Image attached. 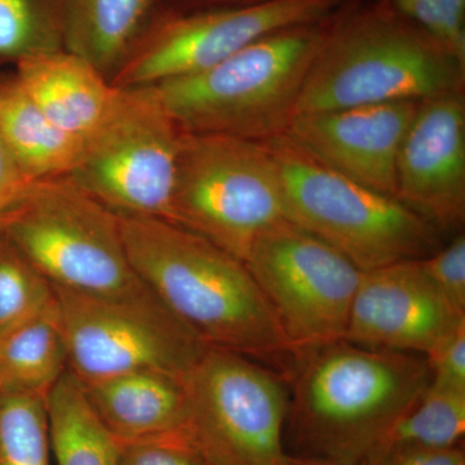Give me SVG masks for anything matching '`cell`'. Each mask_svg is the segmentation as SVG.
<instances>
[{"label":"cell","mask_w":465,"mask_h":465,"mask_svg":"<svg viewBox=\"0 0 465 465\" xmlns=\"http://www.w3.org/2000/svg\"><path fill=\"white\" fill-rule=\"evenodd\" d=\"M121 229L140 282L207 347L290 379L299 354L242 260L158 217H121Z\"/></svg>","instance_id":"obj_1"},{"label":"cell","mask_w":465,"mask_h":465,"mask_svg":"<svg viewBox=\"0 0 465 465\" xmlns=\"http://www.w3.org/2000/svg\"><path fill=\"white\" fill-rule=\"evenodd\" d=\"M464 74L465 61L388 0H345L326 20L293 116L421 103L463 91Z\"/></svg>","instance_id":"obj_2"},{"label":"cell","mask_w":465,"mask_h":465,"mask_svg":"<svg viewBox=\"0 0 465 465\" xmlns=\"http://www.w3.org/2000/svg\"><path fill=\"white\" fill-rule=\"evenodd\" d=\"M290 436L304 454L365 464L427 390L420 354L341 341L302 354L290 376Z\"/></svg>","instance_id":"obj_3"},{"label":"cell","mask_w":465,"mask_h":465,"mask_svg":"<svg viewBox=\"0 0 465 465\" xmlns=\"http://www.w3.org/2000/svg\"><path fill=\"white\" fill-rule=\"evenodd\" d=\"M326 20L278 30L211 69L150 87L183 133L264 142L295 114Z\"/></svg>","instance_id":"obj_4"},{"label":"cell","mask_w":465,"mask_h":465,"mask_svg":"<svg viewBox=\"0 0 465 465\" xmlns=\"http://www.w3.org/2000/svg\"><path fill=\"white\" fill-rule=\"evenodd\" d=\"M264 142L280 171L289 222L361 271L427 258L440 249V232L396 197L335 173L283 134Z\"/></svg>","instance_id":"obj_5"},{"label":"cell","mask_w":465,"mask_h":465,"mask_svg":"<svg viewBox=\"0 0 465 465\" xmlns=\"http://www.w3.org/2000/svg\"><path fill=\"white\" fill-rule=\"evenodd\" d=\"M286 220L280 171L265 142L182 133L168 222L243 262L262 232Z\"/></svg>","instance_id":"obj_6"},{"label":"cell","mask_w":465,"mask_h":465,"mask_svg":"<svg viewBox=\"0 0 465 465\" xmlns=\"http://www.w3.org/2000/svg\"><path fill=\"white\" fill-rule=\"evenodd\" d=\"M0 232L56 289L91 295L145 289L125 252L121 217L69 176L34 183Z\"/></svg>","instance_id":"obj_7"},{"label":"cell","mask_w":465,"mask_h":465,"mask_svg":"<svg viewBox=\"0 0 465 465\" xmlns=\"http://www.w3.org/2000/svg\"><path fill=\"white\" fill-rule=\"evenodd\" d=\"M286 378L242 354L208 348L183 376L185 433L206 465H284Z\"/></svg>","instance_id":"obj_8"},{"label":"cell","mask_w":465,"mask_h":465,"mask_svg":"<svg viewBox=\"0 0 465 465\" xmlns=\"http://www.w3.org/2000/svg\"><path fill=\"white\" fill-rule=\"evenodd\" d=\"M183 131L153 88H118L67 174L119 217L170 220Z\"/></svg>","instance_id":"obj_9"},{"label":"cell","mask_w":465,"mask_h":465,"mask_svg":"<svg viewBox=\"0 0 465 465\" xmlns=\"http://www.w3.org/2000/svg\"><path fill=\"white\" fill-rule=\"evenodd\" d=\"M54 289L69 371L84 385L137 371L183 378L210 348L146 287L125 295Z\"/></svg>","instance_id":"obj_10"},{"label":"cell","mask_w":465,"mask_h":465,"mask_svg":"<svg viewBox=\"0 0 465 465\" xmlns=\"http://www.w3.org/2000/svg\"><path fill=\"white\" fill-rule=\"evenodd\" d=\"M345 0H265L244 7L152 11L112 84L148 87L197 74L262 36L317 24Z\"/></svg>","instance_id":"obj_11"},{"label":"cell","mask_w":465,"mask_h":465,"mask_svg":"<svg viewBox=\"0 0 465 465\" xmlns=\"http://www.w3.org/2000/svg\"><path fill=\"white\" fill-rule=\"evenodd\" d=\"M299 357L344 341L362 271L293 223H280L243 260Z\"/></svg>","instance_id":"obj_12"},{"label":"cell","mask_w":465,"mask_h":465,"mask_svg":"<svg viewBox=\"0 0 465 465\" xmlns=\"http://www.w3.org/2000/svg\"><path fill=\"white\" fill-rule=\"evenodd\" d=\"M394 197L439 232L463 225V91L421 101L401 145Z\"/></svg>","instance_id":"obj_13"},{"label":"cell","mask_w":465,"mask_h":465,"mask_svg":"<svg viewBox=\"0 0 465 465\" xmlns=\"http://www.w3.org/2000/svg\"><path fill=\"white\" fill-rule=\"evenodd\" d=\"M463 318L430 282L419 259L403 260L362 271L344 341L424 356Z\"/></svg>","instance_id":"obj_14"},{"label":"cell","mask_w":465,"mask_h":465,"mask_svg":"<svg viewBox=\"0 0 465 465\" xmlns=\"http://www.w3.org/2000/svg\"><path fill=\"white\" fill-rule=\"evenodd\" d=\"M419 105L396 101L295 115L283 134L335 173L394 197L401 145Z\"/></svg>","instance_id":"obj_15"},{"label":"cell","mask_w":465,"mask_h":465,"mask_svg":"<svg viewBox=\"0 0 465 465\" xmlns=\"http://www.w3.org/2000/svg\"><path fill=\"white\" fill-rule=\"evenodd\" d=\"M16 82L50 121L82 140L96 130L116 94L103 73L65 48L18 58Z\"/></svg>","instance_id":"obj_16"},{"label":"cell","mask_w":465,"mask_h":465,"mask_svg":"<svg viewBox=\"0 0 465 465\" xmlns=\"http://www.w3.org/2000/svg\"><path fill=\"white\" fill-rule=\"evenodd\" d=\"M84 388L92 409L119 443L185 432L188 402L182 376L137 371Z\"/></svg>","instance_id":"obj_17"},{"label":"cell","mask_w":465,"mask_h":465,"mask_svg":"<svg viewBox=\"0 0 465 465\" xmlns=\"http://www.w3.org/2000/svg\"><path fill=\"white\" fill-rule=\"evenodd\" d=\"M0 137L35 182L72 173L84 142L50 121L16 79L0 87Z\"/></svg>","instance_id":"obj_18"},{"label":"cell","mask_w":465,"mask_h":465,"mask_svg":"<svg viewBox=\"0 0 465 465\" xmlns=\"http://www.w3.org/2000/svg\"><path fill=\"white\" fill-rule=\"evenodd\" d=\"M69 370L57 300L50 308L0 336V391L47 397Z\"/></svg>","instance_id":"obj_19"},{"label":"cell","mask_w":465,"mask_h":465,"mask_svg":"<svg viewBox=\"0 0 465 465\" xmlns=\"http://www.w3.org/2000/svg\"><path fill=\"white\" fill-rule=\"evenodd\" d=\"M155 0H69L64 48L105 75L124 60Z\"/></svg>","instance_id":"obj_20"},{"label":"cell","mask_w":465,"mask_h":465,"mask_svg":"<svg viewBox=\"0 0 465 465\" xmlns=\"http://www.w3.org/2000/svg\"><path fill=\"white\" fill-rule=\"evenodd\" d=\"M54 465H119L121 445L67 370L45 397Z\"/></svg>","instance_id":"obj_21"},{"label":"cell","mask_w":465,"mask_h":465,"mask_svg":"<svg viewBox=\"0 0 465 465\" xmlns=\"http://www.w3.org/2000/svg\"><path fill=\"white\" fill-rule=\"evenodd\" d=\"M464 433L465 391L446 390L430 382L370 458L397 448H458Z\"/></svg>","instance_id":"obj_22"},{"label":"cell","mask_w":465,"mask_h":465,"mask_svg":"<svg viewBox=\"0 0 465 465\" xmlns=\"http://www.w3.org/2000/svg\"><path fill=\"white\" fill-rule=\"evenodd\" d=\"M0 465H54L45 397L0 391Z\"/></svg>","instance_id":"obj_23"},{"label":"cell","mask_w":465,"mask_h":465,"mask_svg":"<svg viewBox=\"0 0 465 465\" xmlns=\"http://www.w3.org/2000/svg\"><path fill=\"white\" fill-rule=\"evenodd\" d=\"M69 0H0V57L64 48Z\"/></svg>","instance_id":"obj_24"},{"label":"cell","mask_w":465,"mask_h":465,"mask_svg":"<svg viewBox=\"0 0 465 465\" xmlns=\"http://www.w3.org/2000/svg\"><path fill=\"white\" fill-rule=\"evenodd\" d=\"M54 302V286L0 232V336Z\"/></svg>","instance_id":"obj_25"},{"label":"cell","mask_w":465,"mask_h":465,"mask_svg":"<svg viewBox=\"0 0 465 465\" xmlns=\"http://www.w3.org/2000/svg\"><path fill=\"white\" fill-rule=\"evenodd\" d=\"M388 3L465 61V0H388Z\"/></svg>","instance_id":"obj_26"},{"label":"cell","mask_w":465,"mask_h":465,"mask_svg":"<svg viewBox=\"0 0 465 465\" xmlns=\"http://www.w3.org/2000/svg\"><path fill=\"white\" fill-rule=\"evenodd\" d=\"M119 445V465H206L185 432Z\"/></svg>","instance_id":"obj_27"},{"label":"cell","mask_w":465,"mask_h":465,"mask_svg":"<svg viewBox=\"0 0 465 465\" xmlns=\"http://www.w3.org/2000/svg\"><path fill=\"white\" fill-rule=\"evenodd\" d=\"M424 273L458 313L465 314V238L419 259Z\"/></svg>","instance_id":"obj_28"},{"label":"cell","mask_w":465,"mask_h":465,"mask_svg":"<svg viewBox=\"0 0 465 465\" xmlns=\"http://www.w3.org/2000/svg\"><path fill=\"white\" fill-rule=\"evenodd\" d=\"M430 372V384L465 391V318L434 342L423 356Z\"/></svg>","instance_id":"obj_29"},{"label":"cell","mask_w":465,"mask_h":465,"mask_svg":"<svg viewBox=\"0 0 465 465\" xmlns=\"http://www.w3.org/2000/svg\"><path fill=\"white\" fill-rule=\"evenodd\" d=\"M365 465H465L464 450L397 448L370 458Z\"/></svg>","instance_id":"obj_30"},{"label":"cell","mask_w":465,"mask_h":465,"mask_svg":"<svg viewBox=\"0 0 465 465\" xmlns=\"http://www.w3.org/2000/svg\"><path fill=\"white\" fill-rule=\"evenodd\" d=\"M35 183L0 137V220L26 197Z\"/></svg>","instance_id":"obj_31"},{"label":"cell","mask_w":465,"mask_h":465,"mask_svg":"<svg viewBox=\"0 0 465 465\" xmlns=\"http://www.w3.org/2000/svg\"><path fill=\"white\" fill-rule=\"evenodd\" d=\"M159 0H155L158 3ZM179 3L177 11H198V9L244 7L265 0H174Z\"/></svg>","instance_id":"obj_32"},{"label":"cell","mask_w":465,"mask_h":465,"mask_svg":"<svg viewBox=\"0 0 465 465\" xmlns=\"http://www.w3.org/2000/svg\"><path fill=\"white\" fill-rule=\"evenodd\" d=\"M284 465H365L351 464L344 461L333 460V459L311 457V455H289Z\"/></svg>","instance_id":"obj_33"},{"label":"cell","mask_w":465,"mask_h":465,"mask_svg":"<svg viewBox=\"0 0 465 465\" xmlns=\"http://www.w3.org/2000/svg\"><path fill=\"white\" fill-rule=\"evenodd\" d=\"M0 226H2V220H0Z\"/></svg>","instance_id":"obj_34"}]
</instances>
